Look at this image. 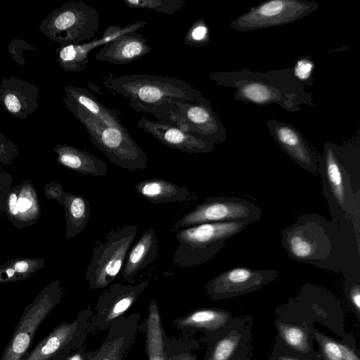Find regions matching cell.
Instances as JSON below:
<instances>
[{
	"instance_id": "obj_1",
	"label": "cell",
	"mask_w": 360,
	"mask_h": 360,
	"mask_svg": "<svg viewBox=\"0 0 360 360\" xmlns=\"http://www.w3.org/2000/svg\"><path fill=\"white\" fill-rule=\"evenodd\" d=\"M288 257L334 273L360 268V238L317 213L298 216L281 230Z\"/></svg>"
},
{
	"instance_id": "obj_2",
	"label": "cell",
	"mask_w": 360,
	"mask_h": 360,
	"mask_svg": "<svg viewBox=\"0 0 360 360\" xmlns=\"http://www.w3.org/2000/svg\"><path fill=\"white\" fill-rule=\"evenodd\" d=\"M318 173L331 220L360 238V142L325 143Z\"/></svg>"
},
{
	"instance_id": "obj_3",
	"label": "cell",
	"mask_w": 360,
	"mask_h": 360,
	"mask_svg": "<svg viewBox=\"0 0 360 360\" xmlns=\"http://www.w3.org/2000/svg\"><path fill=\"white\" fill-rule=\"evenodd\" d=\"M216 85L234 89L237 101L259 105L277 104L289 112H299L302 105L314 108L312 95L294 75L292 67L266 72L243 68L209 75Z\"/></svg>"
},
{
	"instance_id": "obj_4",
	"label": "cell",
	"mask_w": 360,
	"mask_h": 360,
	"mask_svg": "<svg viewBox=\"0 0 360 360\" xmlns=\"http://www.w3.org/2000/svg\"><path fill=\"white\" fill-rule=\"evenodd\" d=\"M103 84L112 94L128 98L129 106L134 110L155 117L170 103H193L203 96L182 79L143 73L106 75Z\"/></svg>"
},
{
	"instance_id": "obj_5",
	"label": "cell",
	"mask_w": 360,
	"mask_h": 360,
	"mask_svg": "<svg viewBox=\"0 0 360 360\" xmlns=\"http://www.w3.org/2000/svg\"><path fill=\"white\" fill-rule=\"evenodd\" d=\"M274 313L287 323L308 328L319 323L341 338L347 334L341 302L323 286L304 284L294 297L277 307Z\"/></svg>"
},
{
	"instance_id": "obj_6",
	"label": "cell",
	"mask_w": 360,
	"mask_h": 360,
	"mask_svg": "<svg viewBox=\"0 0 360 360\" xmlns=\"http://www.w3.org/2000/svg\"><path fill=\"white\" fill-rule=\"evenodd\" d=\"M63 99L68 110L86 128L92 144L112 164L130 171L147 169L148 158L127 129L108 126L67 97Z\"/></svg>"
},
{
	"instance_id": "obj_7",
	"label": "cell",
	"mask_w": 360,
	"mask_h": 360,
	"mask_svg": "<svg viewBox=\"0 0 360 360\" xmlns=\"http://www.w3.org/2000/svg\"><path fill=\"white\" fill-rule=\"evenodd\" d=\"M249 225L238 221L205 223L178 230L176 238L179 245L173 255V264L190 268L210 262L229 239Z\"/></svg>"
},
{
	"instance_id": "obj_8",
	"label": "cell",
	"mask_w": 360,
	"mask_h": 360,
	"mask_svg": "<svg viewBox=\"0 0 360 360\" xmlns=\"http://www.w3.org/2000/svg\"><path fill=\"white\" fill-rule=\"evenodd\" d=\"M98 11L83 1H71L53 11L39 26L46 37L61 46L91 41L99 29Z\"/></svg>"
},
{
	"instance_id": "obj_9",
	"label": "cell",
	"mask_w": 360,
	"mask_h": 360,
	"mask_svg": "<svg viewBox=\"0 0 360 360\" xmlns=\"http://www.w3.org/2000/svg\"><path fill=\"white\" fill-rule=\"evenodd\" d=\"M138 231L137 225L127 224L111 230L98 241L84 276L90 289H103L112 283L122 271Z\"/></svg>"
},
{
	"instance_id": "obj_10",
	"label": "cell",
	"mask_w": 360,
	"mask_h": 360,
	"mask_svg": "<svg viewBox=\"0 0 360 360\" xmlns=\"http://www.w3.org/2000/svg\"><path fill=\"white\" fill-rule=\"evenodd\" d=\"M63 292L60 282L55 281L37 294L24 309L0 360H22L25 357L37 330L60 302Z\"/></svg>"
},
{
	"instance_id": "obj_11",
	"label": "cell",
	"mask_w": 360,
	"mask_h": 360,
	"mask_svg": "<svg viewBox=\"0 0 360 360\" xmlns=\"http://www.w3.org/2000/svg\"><path fill=\"white\" fill-rule=\"evenodd\" d=\"M160 120L213 144H221L226 140L225 126L214 111L210 100L203 96L193 103H170Z\"/></svg>"
},
{
	"instance_id": "obj_12",
	"label": "cell",
	"mask_w": 360,
	"mask_h": 360,
	"mask_svg": "<svg viewBox=\"0 0 360 360\" xmlns=\"http://www.w3.org/2000/svg\"><path fill=\"white\" fill-rule=\"evenodd\" d=\"M261 217V208L246 199L208 197L177 221L171 231L205 223L238 221L251 224Z\"/></svg>"
},
{
	"instance_id": "obj_13",
	"label": "cell",
	"mask_w": 360,
	"mask_h": 360,
	"mask_svg": "<svg viewBox=\"0 0 360 360\" xmlns=\"http://www.w3.org/2000/svg\"><path fill=\"white\" fill-rule=\"evenodd\" d=\"M319 4L307 0H269L233 20L230 27L239 32L269 28L294 22L314 12Z\"/></svg>"
},
{
	"instance_id": "obj_14",
	"label": "cell",
	"mask_w": 360,
	"mask_h": 360,
	"mask_svg": "<svg viewBox=\"0 0 360 360\" xmlns=\"http://www.w3.org/2000/svg\"><path fill=\"white\" fill-rule=\"evenodd\" d=\"M91 309L80 311L75 319L54 328L22 360H65L84 346L89 334Z\"/></svg>"
},
{
	"instance_id": "obj_15",
	"label": "cell",
	"mask_w": 360,
	"mask_h": 360,
	"mask_svg": "<svg viewBox=\"0 0 360 360\" xmlns=\"http://www.w3.org/2000/svg\"><path fill=\"white\" fill-rule=\"evenodd\" d=\"M279 271L246 266L229 269L210 279L205 285L212 300H228L259 290L275 281Z\"/></svg>"
},
{
	"instance_id": "obj_16",
	"label": "cell",
	"mask_w": 360,
	"mask_h": 360,
	"mask_svg": "<svg viewBox=\"0 0 360 360\" xmlns=\"http://www.w3.org/2000/svg\"><path fill=\"white\" fill-rule=\"evenodd\" d=\"M149 285L143 281L135 285L115 283L99 296L90 319L89 333L104 330L118 318L125 315Z\"/></svg>"
},
{
	"instance_id": "obj_17",
	"label": "cell",
	"mask_w": 360,
	"mask_h": 360,
	"mask_svg": "<svg viewBox=\"0 0 360 360\" xmlns=\"http://www.w3.org/2000/svg\"><path fill=\"white\" fill-rule=\"evenodd\" d=\"M252 326L251 316L234 317L221 333L207 342L202 360H250Z\"/></svg>"
},
{
	"instance_id": "obj_18",
	"label": "cell",
	"mask_w": 360,
	"mask_h": 360,
	"mask_svg": "<svg viewBox=\"0 0 360 360\" xmlns=\"http://www.w3.org/2000/svg\"><path fill=\"white\" fill-rule=\"evenodd\" d=\"M266 124L275 141L286 155L308 173L319 174V156L297 129L276 119L269 120Z\"/></svg>"
},
{
	"instance_id": "obj_19",
	"label": "cell",
	"mask_w": 360,
	"mask_h": 360,
	"mask_svg": "<svg viewBox=\"0 0 360 360\" xmlns=\"http://www.w3.org/2000/svg\"><path fill=\"white\" fill-rule=\"evenodd\" d=\"M137 127L166 146L182 152L207 153L215 148L213 143L205 141L170 124L142 117L138 120Z\"/></svg>"
},
{
	"instance_id": "obj_20",
	"label": "cell",
	"mask_w": 360,
	"mask_h": 360,
	"mask_svg": "<svg viewBox=\"0 0 360 360\" xmlns=\"http://www.w3.org/2000/svg\"><path fill=\"white\" fill-rule=\"evenodd\" d=\"M40 90L36 85L17 77H3L0 102L4 109L15 118L25 120L39 108Z\"/></svg>"
},
{
	"instance_id": "obj_21",
	"label": "cell",
	"mask_w": 360,
	"mask_h": 360,
	"mask_svg": "<svg viewBox=\"0 0 360 360\" xmlns=\"http://www.w3.org/2000/svg\"><path fill=\"white\" fill-rule=\"evenodd\" d=\"M140 312L124 315L108 328L101 345L95 350L96 360H124L139 329Z\"/></svg>"
},
{
	"instance_id": "obj_22",
	"label": "cell",
	"mask_w": 360,
	"mask_h": 360,
	"mask_svg": "<svg viewBox=\"0 0 360 360\" xmlns=\"http://www.w3.org/2000/svg\"><path fill=\"white\" fill-rule=\"evenodd\" d=\"M233 314L222 308L203 307L193 309L181 317L175 319L172 324L186 333L201 332L207 342L217 337L232 321Z\"/></svg>"
},
{
	"instance_id": "obj_23",
	"label": "cell",
	"mask_w": 360,
	"mask_h": 360,
	"mask_svg": "<svg viewBox=\"0 0 360 360\" xmlns=\"http://www.w3.org/2000/svg\"><path fill=\"white\" fill-rule=\"evenodd\" d=\"M146 39L136 32L124 33L108 42L96 53L98 61L115 65L134 62L150 53Z\"/></svg>"
},
{
	"instance_id": "obj_24",
	"label": "cell",
	"mask_w": 360,
	"mask_h": 360,
	"mask_svg": "<svg viewBox=\"0 0 360 360\" xmlns=\"http://www.w3.org/2000/svg\"><path fill=\"white\" fill-rule=\"evenodd\" d=\"M56 161L63 167L84 175L104 176L107 164L95 154L68 144H58L53 148Z\"/></svg>"
},
{
	"instance_id": "obj_25",
	"label": "cell",
	"mask_w": 360,
	"mask_h": 360,
	"mask_svg": "<svg viewBox=\"0 0 360 360\" xmlns=\"http://www.w3.org/2000/svg\"><path fill=\"white\" fill-rule=\"evenodd\" d=\"M158 241L155 230L148 229L129 250L121 271L122 278L131 281L157 257Z\"/></svg>"
},
{
	"instance_id": "obj_26",
	"label": "cell",
	"mask_w": 360,
	"mask_h": 360,
	"mask_svg": "<svg viewBox=\"0 0 360 360\" xmlns=\"http://www.w3.org/2000/svg\"><path fill=\"white\" fill-rule=\"evenodd\" d=\"M309 330L318 345L320 360H360V351L353 333H347L338 340L322 333L315 326Z\"/></svg>"
},
{
	"instance_id": "obj_27",
	"label": "cell",
	"mask_w": 360,
	"mask_h": 360,
	"mask_svg": "<svg viewBox=\"0 0 360 360\" xmlns=\"http://www.w3.org/2000/svg\"><path fill=\"white\" fill-rule=\"evenodd\" d=\"M274 325L276 335L288 349L309 360H320L309 328L287 323L278 317H275Z\"/></svg>"
},
{
	"instance_id": "obj_28",
	"label": "cell",
	"mask_w": 360,
	"mask_h": 360,
	"mask_svg": "<svg viewBox=\"0 0 360 360\" xmlns=\"http://www.w3.org/2000/svg\"><path fill=\"white\" fill-rule=\"evenodd\" d=\"M134 189L143 198L154 204L184 202L190 195L186 186H180L159 178L139 181L135 184Z\"/></svg>"
},
{
	"instance_id": "obj_29",
	"label": "cell",
	"mask_w": 360,
	"mask_h": 360,
	"mask_svg": "<svg viewBox=\"0 0 360 360\" xmlns=\"http://www.w3.org/2000/svg\"><path fill=\"white\" fill-rule=\"evenodd\" d=\"M65 97L84 108L89 113L97 117L108 126L125 129L119 115L120 112L111 109L101 103L88 89L67 85L64 87Z\"/></svg>"
},
{
	"instance_id": "obj_30",
	"label": "cell",
	"mask_w": 360,
	"mask_h": 360,
	"mask_svg": "<svg viewBox=\"0 0 360 360\" xmlns=\"http://www.w3.org/2000/svg\"><path fill=\"white\" fill-rule=\"evenodd\" d=\"M61 205L65 214V237L66 239H71L79 234L88 224L90 204L82 195L66 193Z\"/></svg>"
},
{
	"instance_id": "obj_31",
	"label": "cell",
	"mask_w": 360,
	"mask_h": 360,
	"mask_svg": "<svg viewBox=\"0 0 360 360\" xmlns=\"http://www.w3.org/2000/svg\"><path fill=\"white\" fill-rule=\"evenodd\" d=\"M146 351L148 360H165L164 349L165 331L161 315L155 300H152L145 321Z\"/></svg>"
},
{
	"instance_id": "obj_32",
	"label": "cell",
	"mask_w": 360,
	"mask_h": 360,
	"mask_svg": "<svg viewBox=\"0 0 360 360\" xmlns=\"http://www.w3.org/2000/svg\"><path fill=\"white\" fill-rule=\"evenodd\" d=\"M18 229L35 224L41 216L37 193L33 184L25 180L18 185Z\"/></svg>"
},
{
	"instance_id": "obj_33",
	"label": "cell",
	"mask_w": 360,
	"mask_h": 360,
	"mask_svg": "<svg viewBox=\"0 0 360 360\" xmlns=\"http://www.w3.org/2000/svg\"><path fill=\"white\" fill-rule=\"evenodd\" d=\"M44 264L43 258L19 257L6 261L0 265V284L25 280Z\"/></svg>"
},
{
	"instance_id": "obj_34",
	"label": "cell",
	"mask_w": 360,
	"mask_h": 360,
	"mask_svg": "<svg viewBox=\"0 0 360 360\" xmlns=\"http://www.w3.org/2000/svg\"><path fill=\"white\" fill-rule=\"evenodd\" d=\"M198 348V342L194 340L176 339L164 335L165 360H198L195 351Z\"/></svg>"
},
{
	"instance_id": "obj_35",
	"label": "cell",
	"mask_w": 360,
	"mask_h": 360,
	"mask_svg": "<svg viewBox=\"0 0 360 360\" xmlns=\"http://www.w3.org/2000/svg\"><path fill=\"white\" fill-rule=\"evenodd\" d=\"M344 277V293L347 305L357 319L360 320V268L345 271Z\"/></svg>"
},
{
	"instance_id": "obj_36",
	"label": "cell",
	"mask_w": 360,
	"mask_h": 360,
	"mask_svg": "<svg viewBox=\"0 0 360 360\" xmlns=\"http://www.w3.org/2000/svg\"><path fill=\"white\" fill-rule=\"evenodd\" d=\"M126 6L131 8H146L172 15L181 10L186 3V0H123Z\"/></svg>"
},
{
	"instance_id": "obj_37",
	"label": "cell",
	"mask_w": 360,
	"mask_h": 360,
	"mask_svg": "<svg viewBox=\"0 0 360 360\" xmlns=\"http://www.w3.org/2000/svg\"><path fill=\"white\" fill-rule=\"evenodd\" d=\"M184 42L188 46L200 47L210 42L209 28L204 18L193 23L184 37Z\"/></svg>"
},
{
	"instance_id": "obj_38",
	"label": "cell",
	"mask_w": 360,
	"mask_h": 360,
	"mask_svg": "<svg viewBox=\"0 0 360 360\" xmlns=\"http://www.w3.org/2000/svg\"><path fill=\"white\" fill-rule=\"evenodd\" d=\"M314 68L313 61L309 56L300 57L292 67L295 77L304 86L313 83L312 73Z\"/></svg>"
},
{
	"instance_id": "obj_39",
	"label": "cell",
	"mask_w": 360,
	"mask_h": 360,
	"mask_svg": "<svg viewBox=\"0 0 360 360\" xmlns=\"http://www.w3.org/2000/svg\"><path fill=\"white\" fill-rule=\"evenodd\" d=\"M18 155V146L0 131V165H11Z\"/></svg>"
},
{
	"instance_id": "obj_40",
	"label": "cell",
	"mask_w": 360,
	"mask_h": 360,
	"mask_svg": "<svg viewBox=\"0 0 360 360\" xmlns=\"http://www.w3.org/2000/svg\"><path fill=\"white\" fill-rule=\"evenodd\" d=\"M270 360H309L288 349L276 335Z\"/></svg>"
},
{
	"instance_id": "obj_41",
	"label": "cell",
	"mask_w": 360,
	"mask_h": 360,
	"mask_svg": "<svg viewBox=\"0 0 360 360\" xmlns=\"http://www.w3.org/2000/svg\"><path fill=\"white\" fill-rule=\"evenodd\" d=\"M44 193L48 200H55L59 204H61L66 193L62 186L57 182L47 184L44 187Z\"/></svg>"
},
{
	"instance_id": "obj_42",
	"label": "cell",
	"mask_w": 360,
	"mask_h": 360,
	"mask_svg": "<svg viewBox=\"0 0 360 360\" xmlns=\"http://www.w3.org/2000/svg\"><path fill=\"white\" fill-rule=\"evenodd\" d=\"M96 352L85 350L84 346L73 352L65 360H96Z\"/></svg>"
},
{
	"instance_id": "obj_43",
	"label": "cell",
	"mask_w": 360,
	"mask_h": 360,
	"mask_svg": "<svg viewBox=\"0 0 360 360\" xmlns=\"http://www.w3.org/2000/svg\"><path fill=\"white\" fill-rule=\"evenodd\" d=\"M12 177L2 170L1 165H0V191L4 188L11 186Z\"/></svg>"
}]
</instances>
